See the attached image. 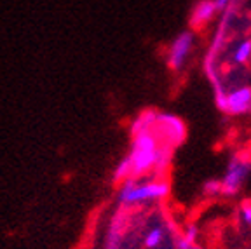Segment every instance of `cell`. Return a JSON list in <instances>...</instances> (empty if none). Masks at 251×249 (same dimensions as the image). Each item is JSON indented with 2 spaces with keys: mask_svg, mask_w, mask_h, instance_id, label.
Instances as JSON below:
<instances>
[{
  "mask_svg": "<svg viewBox=\"0 0 251 249\" xmlns=\"http://www.w3.org/2000/svg\"><path fill=\"white\" fill-rule=\"evenodd\" d=\"M171 187L164 178H129L122 181L117 192V204L121 207H134L143 204L161 202L168 199Z\"/></svg>",
  "mask_w": 251,
  "mask_h": 249,
  "instance_id": "cell-1",
  "label": "cell"
},
{
  "mask_svg": "<svg viewBox=\"0 0 251 249\" xmlns=\"http://www.w3.org/2000/svg\"><path fill=\"white\" fill-rule=\"evenodd\" d=\"M131 147L127 159L131 164V171H133V178H149V176H155L157 169V160H159V153H161L162 141L159 140L153 131L149 132H140L131 136Z\"/></svg>",
  "mask_w": 251,
  "mask_h": 249,
  "instance_id": "cell-2",
  "label": "cell"
},
{
  "mask_svg": "<svg viewBox=\"0 0 251 249\" xmlns=\"http://www.w3.org/2000/svg\"><path fill=\"white\" fill-rule=\"evenodd\" d=\"M251 176V153L239 152L228 159L225 171L220 178L222 183V197H237L243 192L248 178Z\"/></svg>",
  "mask_w": 251,
  "mask_h": 249,
  "instance_id": "cell-3",
  "label": "cell"
},
{
  "mask_svg": "<svg viewBox=\"0 0 251 249\" xmlns=\"http://www.w3.org/2000/svg\"><path fill=\"white\" fill-rule=\"evenodd\" d=\"M194 46H196V35L192 30L180 31L175 39L169 42L168 52H166V65L171 72L180 74L185 70L188 59L192 56Z\"/></svg>",
  "mask_w": 251,
  "mask_h": 249,
  "instance_id": "cell-4",
  "label": "cell"
},
{
  "mask_svg": "<svg viewBox=\"0 0 251 249\" xmlns=\"http://www.w3.org/2000/svg\"><path fill=\"white\" fill-rule=\"evenodd\" d=\"M153 132L159 136V140L162 143L171 148H178L187 140V125H185L183 119L169 112L157 113V122L155 127H153Z\"/></svg>",
  "mask_w": 251,
  "mask_h": 249,
  "instance_id": "cell-5",
  "label": "cell"
},
{
  "mask_svg": "<svg viewBox=\"0 0 251 249\" xmlns=\"http://www.w3.org/2000/svg\"><path fill=\"white\" fill-rule=\"evenodd\" d=\"M220 110L228 117H243L251 113V86H237L227 89Z\"/></svg>",
  "mask_w": 251,
  "mask_h": 249,
  "instance_id": "cell-6",
  "label": "cell"
},
{
  "mask_svg": "<svg viewBox=\"0 0 251 249\" xmlns=\"http://www.w3.org/2000/svg\"><path fill=\"white\" fill-rule=\"evenodd\" d=\"M218 14L220 12H218V9H216L215 0H199L192 7L188 21H190V26L199 30V28L208 26Z\"/></svg>",
  "mask_w": 251,
  "mask_h": 249,
  "instance_id": "cell-7",
  "label": "cell"
},
{
  "mask_svg": "<svg viewBox=\"0 0 251 249\" xmlns=\"http://www.w3.org/2000/svg\"><path fill=\"white\" fill-rule=\"evenodd\" d=\"M157 113H159V112H155V110H152V108L143 110V112L138 113L136 117L133 119V122H131V125H129L131 136H134V134H140V132L153 131V127H155V122H157Z\"/></svg>",
  "mask_w": 251,
  "mask_h": 249,
  "instance_id": "cell-8",
  "label": "cell"
},
{
  "mask_svg": "<svg viewBox=\"0 0 251 249\" xmlns=\"http://www.w3.org/2000/svg\"><path fill=\"white\" fill-rule=\"evenodd\" d=\"M251 61V39H241L230 51V63L234 66H244Z\"/></svg>",
  "mask_w": 251,
  "mask_h": 249,
  "instance_id": "cell-9",
  "label": "cell"
},
{
  "mask_svg": "<svg viewBox=\"0 0 251 249\" xmlns=\"http://www.w3.org/2000/svg\"><path fill=\"white\" fill-rule=\"evenodd\" d=\"M235 223L243 230H251V199H244L235 209Z\"/></svg>",
  "mask_w": 251,
  "mask_h": 249,
  "instance_id": "cell-10",
  "label": "cell"
},
{
  "mask_svg": "<svg viewBox=\"0 0 251 249\" xmlns=\"http://www.w3.org/2000/svg\"><path fill=\"white\" fill-rule=\"evenodd\" d=\"M162 241H164V228L155 225L145 234V237H143V246H145L147 249H155L161 246Z\"/></svg>",
  "mask_w": 251,
  "mask_h": 249,
  "instance_id": "cell-11",
  "label": "cell"
},
{
  "mask_svg": "<svg viewBox=\"0 0 251 249\" xmlns=\"http://www.w3.org/2000/svg\"><path fill=\"white\" fill-rule=\"evenodd\" d=\"M112 178H114V181H117V183H122L126 179L133 178V171H131V164L127 157H122L117 162V166L114 168V173H112Z\"/></svg>",
  "mask_w": 251,
  "mask_h": 249,
  "instance_id": "cell-12",
  "label": "cell"
},
{
  "mask_svg": "<svg viewBox=\"0 0 251 249\" xmlns=\"http://www.w3.org/2000/svg\"><path fill=\"white\" fill-rule=\"evenodd\" d=\"M202 195H206V197H222V183H220V179L211 178L208 181H204Z\"/></svg>",
  "mask_w": 251,
  "mask_h": 249,
  "instance_id": "cell-13",
  "label": "cell"
},
{
  "mask_svg": "<svg viewBox=\"0 0 251 249\" xmlns=\"http://www.w3.org/2000/svg\"><path fill=\"white\" fill-rule=\"evenodd\" d=\"M199 226H197V223L194 222H188L187 225L181 228V237L185 239V241L192 242V244H196L197 239H199Z\"/></svg>",
  "mask_w": 251,
  "mask_h": 249,
  "instance_id": "cell-14",
  "label": "cell"
},
{
  "mask_svg": "<svg viewBox=\"0 0 251 249\" xmlns=\"http://www.w3.org/2000/svg\"><path fill=\"white\" fill-rule=\"evenodd\" d=\"M176 248H178V249H196V244H192V242L185 241V239L180 235V237L176 239Z\"/></svg>",
  "mask_w": 251,
  "mask_h": 249,
  "instance_id": "cell-15",
  "label": "cell"
},
{
  "mask_svg": "<svg viewBox=\"0 0 251 249\" xmlns=\"http://www.w3.org/2000/svg\"><path fill=\"white\" fill-rule=\"evenodd\" d=\"M215 4H216L218 12H225L232 5V0H215Z\"/></svg>",
  "mask_w": 251,
  "mask_h": 249,
  "instance_id": "cell-16",
  "label": "cell"
}]
</instances>
